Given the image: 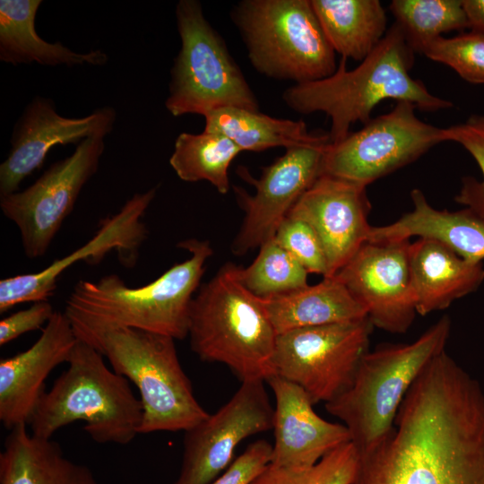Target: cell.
I'll list each match as a JSON object with an SVG mask.
<instances>
[{
    "label": "cell",
    "instance_id": "obj_37",
    "mask_svg": "<svg viewBox=\"0 0 484 484\" xmlns=\"http://www.w3.org/2000/svg\"><path fill=\"white\" fill-rule=\"evenodd\" d=\"M469 28L484 34V0H462Z\"/></svg>",
    "mask_w": 484,
    "mask_h": 484
},
{
    "label": "cell",
    "instance_id": "obj_35",
    "mask_svg": "<svg viewBox=\"0 0 484 484\" xmlns=\"http://www.w3.org/2000/svg\"><path fill=\"white\" fill-rule=\"evenodd\" d=\"M272 450L264 439L253 442L210 484H252L270 464Z\"/></svg>",
    "mask_w": 484,
    "mask_h": 484
},
{
    "label": "cell",
    "instance_id": "obj_21",
    "mask_svg": "<svg viewBox=\"0 0 484 484\" xmlns=\"http://www.w3.org/2000/svg\"><path fill=\"white\" fill-rule=\"evenodd\" d=\"M409 259L416 310L421 315L447 308L484 281L482 263L469 262L433 240L411 243Z\"/></svg>",
    "mask_w": 484,
    "mask_h": 484
},
{
    "label": "cell",
    "instance_id": "obj_31",
    "mask_svg": "<svg viewBox=\"0 0 484 484\" xmlns=\"http://www.w3.org/2000/svg\"><path fill=\"white\" fill-rule=\"evenodd\" d=\"M359 454L346 443L307 468L268 465L252 484H352L359 469Z\"/></svg>",
    "mask_w": 484,
    "mask_h": 484
},
{
    "label": "cell",
    "instance_id": "obj_33",
    "mask_svg": "<svg viewBox=\"0 0 484 484\" xmlns=\"http://www.w3.org/2000/svg\"><path fill=\"white\" fill-rule=\"evenodd\" d=\"M446 141L461 144L475 160L483 178L465 177L455 201L484 220V116L473 115L464 123L445 128Z\"/></svg>",
    "mask_w": 484,
    "mask_h": 484
},
{
    "label": "cell",
    "instance_id": "obj_17",
    "mask_svg": "<svg viewBox=\"0 0 484 484\" xmlns=\"http://www.w3.org/2000/svg\"><path fill=\"white\" fill-rule=\"evenodd\" d=\"M116 117V110L108 106L83 117H66L57 113L51 99L33 98L14 125L10 151L0 165V196L18 191L21 183L42 167L54 146L105 138L113 130Z\"/></svg>",
    "mask_w": 484,
    "mask_h": 484
},
{
    "label": "cell",
    "instance_id": "obj_10",
    "mask_svg": "<svg viewBox=\"0 0 484 484\" xmlns=\"http://www.w3.org/2000/svg\"><path fill=\"white\" fill-rule=\"evenodd\" d=\"M373 328L365 317L280 333L275 375L300 386L314 404L330 402L351 385Z\"/></svg>",
    "mask_w": 484,
    "mask_h": 484
},
{
    "label": "cell",
    "instance_id": "obj_29",
    "mask_svg": "<svg viewBox=\"0 0 484 484\" xmlns=\"http://www.w3.org/2000/svg\"><path fill=\"white\" fill-rule=\"evenodd\" d=\"M390 11L414 52L442 33L469 28L461 0H393Z\"/></svg>",
    "mask_w": 484,
    "mask_h": 484
},
{
    "label": "cell",
    "instance_id": "obj_9",
    "mask_svg": "<svg viewBox=\"0 0 484 484\" xmlns=\"http://www.w3.org/2000/svg\"><path fill=\"white\" fill-rule=\"evenodd\" d=\"M176 21L181 47L170 71L168 111L173 117H203L224 107L258 111L256 96L201 3L180 0Z\"/></svg>",
    "mask_w": 484,
    "mask_h": 484
},
{
    "label": "cell",
    "instance_id": "obj_3",
    "mask_svg": "<svg viewBox=\"0 0 484 484\" xmlns=\"http://www.w3.org/2000/svg\"><path fill=\"white\" fill-rule=\"evenodd\" d=\"M413 54L394 22L358 66L348 70L347 59L341 57L332 75L294 84L285 90L282 99L297 113H325L331 119V143L345 138L354 123H367L372 110L384 99L411 102L427 112L452 107L451 101L433 95L421 81L411 76Z\"/></svg>",
    "mask_w": 484,
    "mask_h": 484
},
{
    "label": "cell",
    "instance_id": "obj_8",
    "mask_svg": "<svg viewBox=\"0 0 484 484\" xmlns=\"http://www.w3.org/2000/svg\"><path fill=\"white\" fill-rule=\"evenodd\" d=\"M231 19L251 65L264 76L300 84L337 69L335 52L310 0H243Z\"/></svg>",
    "mask_w": 484,
    "mask_h": 484
},
{
    "label": "cell",
    "instance_id": "obj_18",
    "mask_svg": "<svg viewBox=\"0 0 484 484\" xmlns=\"http://www.w3.org/2000/svg\"><path fill=\"white\" fill-rule=\"evenodd\" d=\"M370 210L367 186L322 174L288 216L303 220L315 231L326 256V277H331L367 241Z\"/></svg>",
    "mask_w": 484,
    "mask_h": 484
},
{
    "label": "cell",
    "instance_id": "obj_4",
    "mask_svg": "<svg viewBox=\"0 0 484 484\" xmlns=\"http://www.w3.org/2000/svg\"><path fill=\"white\" fill-rule=\"evenodd\" d=\"M277 333L261 298L238 276V266L225 264L194 295L189 313L192 350L200 359L229 367L243 381L275 375Z\"/></svg>",
    "mask_w": 484,
    "mask_h": 484
},
{
    "label": "cell",
    "instance_id": "obj_26",
    "mask_svg": "<svg viewBox=\"0 0 484 484\" xmlns=\"http://www.w3.org/2000/svg\"><path fill=\"white\" fill-rule=\"evenodd\" d=\"M203 117V130L225 135L242 151L331 143L328 133L310 132L301 120L273 117L259 110L224 107Z\"/></svg>",
    "mask_w": 484,
    "mask_h": 484
},
{
    "label": "cell",
    "instance_id": "obj_11",
    "mask_svg": "<svg viewBox=\"0 0 484 484\" xmlns=\"http://www.w3.org/2000/svg\"><path fill=\"white\" fill-rule=\"evenodd\" d=\"M415 108L411 102L397 101L390 112L371 118L341 141L330 143L320 175L367 186L445 142V128L423 122Z\"/></svg>",
    "mask_w": 484,
    "mask_h": 484
},
{
    "label": "cell",
    "instance_id": "obj_1",
    "mask_svg": "<svg viewBox=\"0 0 484 484\" xmlns=\"http://www.w3.org/2000/svg\"><path fill=\"white\" fill-rule=\"evenodd\" d=\"M352 484H484V395L445 380L414 384L388 435L359 454Z\"/></svg>",
    "mask_w": 484,
    "mask_h": 484
},
{
    "label": "cell",
    "instance_id": "obj_12",
    "mask_svg": "<svg viewBox=\"0 0 484 484\" xmlns=\"http://www.w3.org/2000/svg\"><path fill=\"white\" fill-rule=\"evenodd\" d=\"M104 150L103 137L84 139L70 156L53 163L32 185L0 196L2 213L19 229L28 258L47 253L83 186L98 171Z\"/></svg>",
    "mask_w": 484,
    "mask_h": 484
},
{
    "label": "cell",
    "instance_id": "obj_28",
    "mask_svg": "<svg viewBox=\"0 0 484 484\" xmlns=\"http://www.w3.org/2000/svg\"><path fill=\"white\" fill-rule=\"evenodd\" d=\"M240 152L242 151L236 143L220 133L184 132L175 140L169 164L181 180H204L225 194L230 187L229 166Z\"/></svg>",
    "mask_w": 484,
    "mask_h": 484
},
{
    "label": "cell",
    "instance_id": "obj_23",
    "mask_svg": "<svg viewBox=\"0 0 484 484\" xmlns=\"http://www.w3.org/2000/svg\"><path fill=\"white\" fill-rule=\"evenodd\" d=\"M0 484H99L91 470L68 459L58 443L10 430L0 453Z\"/></svg>",
    "mask_w": 484,
    "mask_h": 484
},
{
    "label": "cell",
    "instance_id": "obj_15",
    "mask_svg": "<svg viewBox=\"0 0 484 484\" xmlns=\"http://www.w3.org/2000/svg\"><path fill=\"white\" fill-rule=\"evenodd\" d=\"M410 239L367 241L333 276L364 308L374 327L404 333L416 315Z\"/></svg>",
    "mask_w": 484,
    "mask_h": 484
},
{
    "label": "cell",
    "instance_id": "obj_7",
    "mask_svg": "<svg viewBox=\"0 0 484 484\" xmlns=\"http://www.w3.org/2000/svg\"><path fill=\"white\" fill-rule=\"evenodd\" d=\"M86 343L138 389L143 411L140 434L185 432L209 416L194 394L172 337L117 327Z\"/></svg>",
    "mask_w": 484,
    "mask_h": 484
},
{
    "label": "cell",
    "instance_id": "obj_16",
    "mask_svg": "<svg viewBox=\"0 0 484 484\" xmlns=\"http://www.w3.org/2000/svg\"><path fill=\"white\" fill-rule=\"evenodd\" d=\"M155 194V187L134 194L117 213L100 221L96 233L83 246L39 272L2 279L0 313L18 304L48 300L55 293L61 274L77 262L99 264L109 252L115 251L123 265L133 267L147 238L143 218Z\"/></svg>",
    "mask_w": 484,
    "mask_h": 484
},
{
    "label": "cell",
    "instance_id": "obj_27",
    "mask_svg": "<svg viewBox=\"0 0 484 484\" xmlns=\"http://www.w3.org/2000/svg\"><path fill=\"white\" fill-rule=\"evenodd\" d=\"M322 30L335 53L361 62L387 31L378 0H310Z\"/></svg>",
    "mask_w": 484,
    "mask_h": 484
},
{
    "label": "cell",
    "instance_id": "obj_22",
    "mask_svg": "<svg viewBox=\"0 0 484 484\" xmlns=\"http://www.w3.org/2000/svg\"><path fill=\"white\" fill-rule=\"evenodd\" d=\"M411 198L412 210L391 224L371 227L367 241L402 240L417 236L438 242L469 262H482L483 219L469 208L454 212L435 209L418 188L412 189Z\"/></svg>",
    "mask_w": 484,
    "mask_h": 484
},
{
    "label": "cell",
    "instance_id": "obj_6",
    "mask_svg": "<svg viewBox=\"0 0 484 484\" xmlns=\"http://www.w3.org/2000/svg\"><path fill=\"white\" fill-rule=\"evenodd\" d=\"M450 333L451 320L445 315L412 342L368 350L351 385L324 404L347 428L359 454L391 431L407 393L431 359L445 350Z\"/></svg>",
    "mask_w": 484,
    "mask_h": 484
},
{
    "label": "cell",
    "instance_id": "obj_32",
    "mask_svg": "<svg viewBox=\"0 0 484 484\" xmlns=\"http://www.w3.org/2000/svg\"><path fill=\"white\" fill-rule=\"evenodd\" d=\"M421 54L453 68L463 80L484 84V34L471 30L452 38L439 37Z\"/></svg>",
    "mask_w": 484,
    "mask_h": 484
},
{
    "label": "cell",
    "instance_id": "obj_19",
    "mask_svg": "<svg viewBox=\"0 0 484 484\" xmlns=\"http://www.w3.org/2000/svg\"><path fill=\"white\" fill-rule=\"evenodd\" d=\"M78 339L65 312L55 311L39 338L0 361V420L9 430L29 425L51 371L68 362Z\"/></svg>",
    "mask_w": 484,
    "mask_h": 484
},
{
    "label": "cell",
    "instance_id": "obj_24",
    "mask_svg": "<svg viewBox=\"0 0 484 484\" xmlns=\"http://www.w3.org/2000/svg\"><path fill=\"white\" fill-rule=\"evenodd\" d=\"M41 4V0L0 1L2 62L13 65L37 63L47 66L107 64L108 55L100 49L78 53L60 42L51 43L40 38L35 29V19Z\"/></svg>",
    "mask_w": 484,
    "mask_h": 484
},
{
    "label": "cell",
    "instance_id": "obj_13",
    "mask_svg": "<svg viewBox=\"0 0 484 484\" xmlns=\"http://www.w3.org/2000/svg\"><path fill=\"white\" fill-rule=\"evenodd\" d=\"M264 382H241L228 402L185 431L181 468L172 484H210L233 462L244 439L272 429L274 407Z\"/></svg>",
    "mask_w": 484,
    "mask_h": 484
},
{
    "label": "cell",
    "instance_id": "obj_2",
    "mask_svg": "<svg viewBox=\"0 0 484 484\" xmlns=\"http://www.w3.org/2000/svg\"><path fill=\"white\" fill-rule=\"evenodd\" d=\"M178 246L190 256L143 286L131 288L116 274L76 282L65 314L77 339L87 342L117 327L186 338L191 303L213 250L209 241L196 238L181 241Z\"/></svg>",
    "mask_w": 484,
    "mask_h": 484
},
{
    "label": "cell",
    "instance_id": "obj_25",
    "mask_svg": "<svg viewBox=\"0 0 484 484\" xmlns=\"http://www.w3.org/2000/svg\"><path fill=\"white\" fill-rule=\"evenodd\" d=\"M261 299L277 334L367 317L364 308L334 276L290 293Z\"/></svg>",
    "mask_w": 484,
    "mask_h": 484
},
{
    "label": "cell",
    "instance_id": "obj_5",
    "mask_svg": "<svg viewBox=\"0 0 484 484\" xmlns=\"http://www.w3.org/2000/svg\"><path fill=\"white\" fill-rule=\"evenodd\" d=\"M68 367L39 399L29 425L37 437L51 439L76 421L99 444L128 445L140 434L143 405L129 380L109 368L104 356L78 340Z\"/></svg>",
    "mask_w": 484,
    "mask_h": 484
},
{
    "label": "cell",
    "instance_id": "obj_36",
    "mask_svg": "<svg viewBox=\"0 0 484 484\" xmlns=\"http://www.w3.org/2000/svg\"><path fill=\"white\" fill-rule=\"evenodd\" d=\"M55 310L48 300L33 302L29 307L13 313L0 321V345H5L21 335L43 329Z\"/></svg>",
    "mask_w": 484,
    "mask_h": 484
},
{
    "label": "cell",
    "instance_id": "obj_30",
    "mask_svg": "<svg viewBox=\"0 0 484 484\" xmlns=\"http://www.w3.org/2000/svg\"><path fill=\"white\" fill-rule=\"evenodd\" d=\"M308 272L274 238L259 247L246 268L238 266L242 284L261 298L279 296L307 287Z\"/></svg>",
    "mask_w": 484,
    "mask_h": 484
},
{
    "label": "cell",
    "instance_id": "obj_14",
    "mask_svg": "<svg viewBox=\"0 0 484 484\" xmlns=\"http://www.w3.org/2000/svg\"><path fill=\"white\" fill-rule=\"evenodd\" d=\"M329 143L287 148L263 169L259 178L238 168L239 176L255 188V193L250 194L234 187L245 212L231 247L235 255L242 256L274 237L293 206L320 176L324 151Z\"/></svg>",
    "mask_w": 484,
    "mask_h": 484
},
{
    "label": "cell",
    "instance_id": "obj_20",
    "mask_svg": "<svg viewBox=\"0 0 484 484\" xmlns=\"http://www.w3.org/2000/svg\"><path fill=\"white\" fill-rule=\"evenodd\" d=\"M265 382L275 399L270 465L310 467L335 448L350 442L347 428L320 417L300 386L276 375Z\"/></svg>",
    "mask_w": 484,
    "mask_h": 484
},
{
    "label": "cell",
    "instance_id": "obj_34",
    "mask_svg": "<svg viewBox=\"0 0 484 484\" xmlns=\"http://www.w3.org/2000/svg\"><path fill=\"white\" fill-rule=\"evenodd\" d=\"M273 238L308 273L327 276L328 266L324 247L317 234L307 222L287 216Z\"/></svg>",
    "mask_w": 484,
    "mask_h": 484
}]
</instances>
